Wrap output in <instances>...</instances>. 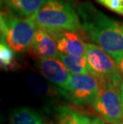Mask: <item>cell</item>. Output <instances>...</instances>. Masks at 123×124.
Returning a JSON list of instances; mask_svg holds the SVG:
<instances>
[{"instance_id":"1","label":"cell","mask_w":123,"mask_h":124,"mask_svg":"<svg viewBox=\"0 0 123 124\" xmlns=\"http://www.w3.org/2000/svg\"><path fill=\"white\" fill-rule=\"evenodd\" d=\"M82 31L117 63L123 57V22L107 16L90 2L77 8Z\"/></svg>"},{"instance_id":"2","label":"cell","mask_w":123,"mask_h":124,"mask_svg":"<svg viewBox=\"0 0 123 124\" xmlns=\"http://www.w3.org/2000/svg\"><path fill=\"white\" fill-rule=\"evenodd\" d=\"M38 28L46 31H82L77 11L69 2L47 0L45 5L32 17L29 18Z\"/></svg>"},{"instance_id":"3","label":"cell","mask_w":123,"mask_h":124,"mask_svg":"<svg viewBox=\"0 0 123 124\" xmlns=\"http://www.w3.org/2000/svg\"><path fill=\"white\" fill-rule=\"evenodd\" d=\"M85 58L91 75L100 85L110 83L120 86L123 83L122 75L117 62L101 47L94 43H85Z\"/></svg>"},{"instance_id":"4","label":"cell","mask_w":123,"mask_h":124,"mask_svg":"<svg viewBox=\"0 0 123 124\" xmlns=\"http://www.w3.org/2000/svg\"><path fill=\"white\" fill-rule=\"evenodd\" d=\"M7 31L5 37L7 44L14 52L24 53L30 48L38 27L30 18L7 15Z\"/></svg>"},{"instance_id":"5","label":"cell","mask_w":123,"mask_h":124,"mask_svg":"<svg viewBox=\"0 0 123 124\" xmlns=\"http://www.w3.org/2000/svg\"><path fill=\"white\" fill-rule=\"evenodd\" d=\"M93 107L105 123L118 124L123 121L120 86L110 83L102 84Z\"/></svg>"},{"instance_id":"6","label":"cell","mask_w":123,"mask_h":124,"mask_svg":"<svg viewBox=\"0 0 123 124\" xmlns=\"http://www.w3.org/2000/svg\"><path fill=\"white\" fill-rule=\"evenodd\" d=\"M100 89L98 80L92 75H70L68 89L62 97L78 106L93 105Z\"/></svg>"},{"instance_id":"7","label":"cell","mask_w":123,"mask_h":124,"mask_svg":"<svg viewBox=\"0 0 123 124\" xmlns=\"http://www.w3.org/2000/svg\"><path fill=\"white\" fill-rule=\"evenodd\" d=\"M36 67L43 77L63 95L68 89L70 75L62 62L58 59L39 57L36 61Z\"/></svg>"},{"instance_id":"8","label":"cell","mask_w":123,"mask_h":124,"mask_svg":"<svg viewBox=\"0 0 123 124\" xmlns=\"http://www.w3.org/2000/svg\"><path fill=\"white\" fill-rule=\"evenodd\" d=\"M55 41L59 53L77 57L85 56V43L76 32L67 31H46Z\"/></svg>"},{"instance_id":"9","label":"cell","mask_w":123,"mask_h":124,"mask_svg":"<svg viewBox=\"0 0 123 124\" xmlns=\"http://www.w3.org/2000/svg\"><path fill=\"white\" fill-rule=\"evenodd\" d=\"M30 48L41 58L58 59L59 54L54 39L46 31L38 27L35 32Z\"/></svg>"},{"instance_id":"10","label":"cell","mask_w":123,"mask_h":124,"mask_svg":"<svg viewBox=\"0 0 123 124\" xmlns=\"http://www.w3.org/2000/svg\"><path fill=\"white\" fill-rule=\"evenodd\" d=\"M56 120L58 124H104L101 118L86 115L66 105L56 108Z\"/></svg>"},{"instance_id":"11","label":"cell","mask_w":123,"mask_h":124,"mask_svg":"<svg viewBox=\"0 0 123 124\" xmlns=\"http://www.w3.org/2000/svg\"><path fill=\"white\" fill-rule=\"evenodd\" d=\"M47 0H3V4L12 15L29 18L35 15Z\"/></svg>"},{"instance_id":"12","label":"cell","mask_w":123,"mask_h":124,"mask_svg":"<svg viewBox=\"0 0 123 124\" xmlns=\"http://www.w3.org/2000/svg\"><path fill=\"white\" fill-rule=\"evenodd\" d=\"M58 59L66 68L70 75H90L88 63L84 57L72 56L59 53Z\"/></svg>"},{"instance_id":"13","label":"cell","mask_w":123,"mask_h":124,"mask_svg":"<svg viewBox=\"0 0 123 124\" xmlns=\"http://www.w3.org/2000/svg\"><path fill=\"white\" fill-rule=\"evenodd\" d=\"M10 124H46V123L44 118L33 109L20 107L12 111Z\"/></svg>"},{"instance_id":"14","label":"cell","mask_w":123,"mask_h":124,"mask_svg":"<svg viewBox=\"0 0 123 124\" xmlns=\"http://www.w3.org/2000/svg\"><path fill=\"white\" fill-rule=\"evenodd\" d=\"M26 81L31 91L38 95L52 97L55 94H59L58 91L54 86H51L47 80H45L36 75H28Z\"/></svg>"},{"instance_id":"15","label":"cell","mask_w":123,"mask_h":124,"mask_svg":"<svg viewBox=\"0 0 123 124\" xmlns=\"http://www.w3.org/2000/svg\"><path fill=\"white\" fill-rule=\"evenodd\" d=\"M14 52L7 44L0 43V69H12L15 66Z\"/></svg>"},{"instance_id":"16","label":"cell","mask_w":123,"mask_h":124,"mask_svg":"<svg viewBox=\"0 0 123 124\" xmlns=\"http://www.w3.org/2000/svg\"><path fill=\"white\" fill-rule=\"evenodd\" d=\"M96 1L111 11L122 15V0H96Z\"/></svg>"},{"instance_id":"17","label":"cell","mask_w":123,"mask_h":124,"mask_svg":"<svg viewBox=\"0 0 123 124\" xmlns=\"http://www.w3.org/2000/svg\"><path fill=\"white\" fill-rule=\"evenodd\" d=\"M7 15L0 11V43H5V37L7 31Z\"/></svg>"},{"instance_id":"18","label":"cell","mask_w":123,"mask_h":124,"mask_svg":"<svg viewBox=\"0 0 123 124\" xmlns=\"http://www.w3.org/2000/svg\"><path fill=\"white\" fill-rule=\"evenodd\" d=\"M117 66H118V68H119L120 71H121L122 75H123V57L119 60V62H117Z\"/></svg>"},{"instance_id":"19","label":"cell","mask_w":123,"mask_h":124,"mask_svg":"<svg viewBox=\"0 0 123 124\" xmlns=\"http://www.w3.org/2000/svg\"><path fill=\"white\" fill-rule=\"evenodd\" d=\"M120 92H121V99H122V109L123 115V83L120 86Z\"/></svg>"},{"instance_id":"20","label":"cell","mask_w":123,"mask_h":124,"mask_svg":"<svg viewBox=\"0 0 123 124\" xmlns=\"http://www.w3.org/2000/svg\"><path fill=\"white\" fill-rule=\"evenodd\" d=\"M59 1H62V2H74V1H75V0H59Z\"/></svg>"},{"instance_id":"21","label":"cell","mask_w":123,"mask_h":124,"mask_svg":"<svg viewBox=\"0 0 123 124\" xmlns=\"http://www.w3.org/2000/svg\"><path fill=\"white\" fill-rule=\"evenodd\" d=\"M2 5H3V0H0V7H2Z\"/></svg>"},{"instance_id":"22","label":"cell","mask_w":123,"mask_h":124,"mask_svg":"<svg viewBox=\"0 0 123 124\" xmlns=\"http://www.w3.org/2000/svg\"><path fill=\"white\" fill-rule=\"evenodd\" d=\"M122 15H123V0L122 2Z\"/></svg>"},{"instance_id":"23","label":"cell","mask_w":123,"mask_h":124,"mask_svg":"<svg viewBox=\"0 0 123 124\" xmlns=\"http://www.w3.org/2000/svg\"><path fill=\"white\" fill-rule=\"evenodd\" d=\"M118 124H123V121H122V123H118Z\"/></svg>"}]
</instances>
